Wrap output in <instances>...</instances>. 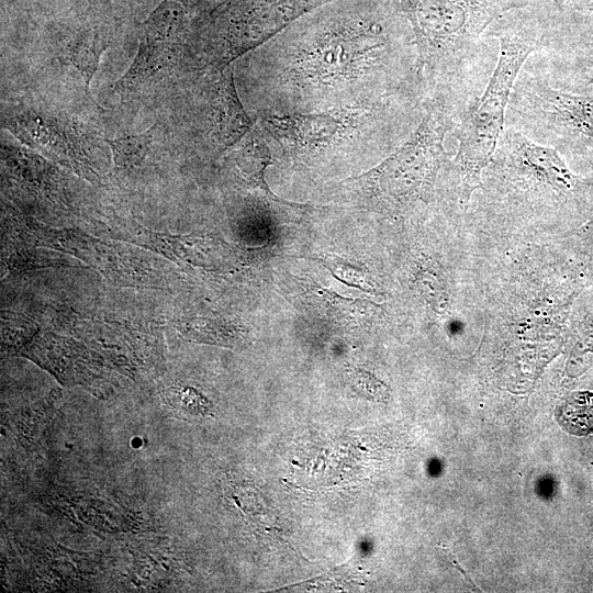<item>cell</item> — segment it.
Returning <instances> with one entry per match:
<instances>
[{
	"label": "cell",
	"instance_id": "obj_1",
	"mask_svg": "<svg viewBox=\"0 0 593 593\" xmlns=\"http://www.w3.org/2000/svg\"><path fill=\"white\" fill-rule=\"evenodd\" d=\"M268 48V113L329 114L389 105L393 47L379 25ZM266 113V114H268Z\"/></svg>",
	"mask_w": 593,
	"mask_h": 593
},
{
	"label": "cell",
	"instance_id": "obj_2",
	"mask_svg": "<svg viewBox=\"0 0 593 593\" xmlns=\"http://www.w3.org/2000/svg\"><path fill=\"white\" fill-rule=\"evenodd\" d=\"M417 127L382 163L356 179L359 197L393 212L426 204L445 159L444 139L454 126L441 94L429 97Z\"/></svg>",
	"mask_w": 593,
	"mask_h": 593
},
{
	"label": "cell",
	"instance_id": "obj_3",
	"mask_svg": "<svg viewBox=\"0 0 593 593\" xmlns=\"http://www.w3.org/2000/svg\"><path fill=\"white\" fill-rule=\"evenodd\" d=\"M535 48L536 41L523 35L501 36L497 61L489 83L458 124L454 164L459 178V204L463 210L472 193L483 188L482 174L491 163L504 130L513 88Z\"/></svg>",
	"mask_w": 593,
	"mask_h": 593
},
{
	"label": "cell",
	"instance_id": "obj_4",
	"mask_svg": "<svg viewBox=\"0 0 593 593\" xmlns=\"http://www.w3.org/2000/svg\"><path fill=\"white\" fill-rule=\"evenodd\" d=\"M411 22L419 80L454 71L473 52L481 34L514 0H400Z\"/></svg>",
	"mask_w": 593,
	"mask_h": 593
},
{
	"label": "cell",
	"instance_id": "obj_5",
	"mask_svg": "<svg viewBox=\"0 0 593 593\" xmlns=\"http://www.w3.org/2000/svg\"><path fill=\"white\" fill-rule=\"evenodd\" d=\"M519 76L507 108L519 126L538 138L567 139L593 149V96L556 89L523 71Z\"/></svg>",
	"mask_w": 593,
	"mask_h": 593
},
{
	"label": "cell",
	"instance_id": "obj_6",
	"mask_svg": "<svg viewBox=\"0 0 593 593\" xmlns=\"http://www.w3.org/2000/svg\"><path fill=\"white\" fill-rule=\"evenodd\" d=\"M182 56L183 48L176 43L142 37L133 63L115 83V91L123 97L127 96L157 74L170 71Z\"/></svg>",
	"mask_w": 593,
	"mask_h": 593
},
{
	"label": "cell",
	"instance_id": "obj_7",
	"mask_svg": "<svg viewBox=\"0 0 593 593\" xmlns=\"http://www.w3.org/2000/svg\"><path fill=\"white\" fill-rule=\"evenodd\" d=\"M5 125L23 142L57 153H72V143L66 125L53 116L23 112L5 119Z\"/></svg>",
	"mask_w": 593,
	"mask_h": 593
},
{
	"label": "cell",
	"instance_id": "obj_8",
	"mask_svg": "<svg viewBox=\"0 0 593 593\" xmlns=\"http://www.w3.org/2000/svg\"><path fill=\"white\" fill-rule=\"evenodd\" d=\"M304 294L315 311L342 325L365 324L377 310L376 304L367 300L344 298L315 284H305Z\"/></svg>",
	"mask_w": 593,
	"mask_h": 593
},
{
	"label": "cell",
	"instance_id": "obj_9",
	"mask_svg": "<svg viewBox=\"0 0 593 593\" xmlns=\"http://www.w3.org/2000/svg\"><path fill=\"white\" fill-rule=\"evenodd\" d=\"M110 44L109 34L91 31L74 40L66 48V63L74 66L81 75L87 94H90V82L99 68L100 58Z\"/></svg>",
	"mask_w": 593,
	"mask_h": 593
},
{
	"label": "cell",
	"instance_id": "obj_10",
	"mask_svg": "<svg viewBox=\"0 0 593 593\" xmlns=\"http://www.w3.org/2000/svg\"><path fill=\"white\" fill-rule=\"evenodd\" d=\"M559 423L570 433L584 435L593 429V394L570 395L558 409Z\"/></svg>",
	"mask_w": 593,
	"mask_h": 593
},
{
	"label": "cell",
	"instance_id": "obj_11",
	"mask_svg": "<svg viewBox=\"0 0 593 593\" xmlns=\"http://www.w3.org/2000/svg\"><path fill=\"white\" fill-rule=\"evenodd\" d=\"M156 126L132 135L107 139L116 168H130L138 165L148 154L155 138Z\"/></svg>",
	"mask_w": 593,
	"mask_h": 593
},
{
	"label": "cell",
	"instance_id": "obj_12",
	"mask_svg": "<svg viewBox=\"0 0 593 593\" xmlns=\"http://www.w3.org/2000/svg\"><path fill=\"white\" fill-rule=\"evenodd\" d=\"M314 259L327 268L336 278L346 284L356 287L365 292L377 293L378 284L370 273L356 264L335 255H321Z\"/></svg>",
	"mask_w": 593,
	"mask_h": 593
},
{
	"label": "cell",
	"instance_id": "obj_13",
	"mask_svg": "<svg viewBox=\"0 0 593 593\" xmlns=\"http://www.w3.org/2000/svg\"><path fill=\"white\" fill-rule=\"evenodd\" d=\"M417 288L430 306L440 312L448 306V295L437 272L430 268L419 269L416 273Z\"/></svg>",
	"mask_w": 593,
	"mask_h": 593
},
{
	"label": "cell",
	"instance_id": "obj_14",
	"mask_svg": "<svg viewBox=\"0 0 593 593\" xmlns=\"http://www.w3.org/2000/svg\"><path fill=\"white\" fill-rule=\"evenodd\" d=\"M568 245L574 256L593 269V215L571 231Z\"/></svg>",
	"mask_w": 593,
	"mask_h": 593
},
{
	"label": "cell",
	"instance_id": "obj_15",
	"mask_svg": "<svg viewBox=\"0 0 593 593\" xmlns=\"http://www.w3.org/2000/svg\"><path fill=\"white\" fill-rule=\"evenodd\" d=\"M348 380L356 391L373 399H383L388 390L383 383L368 372L354 370L348 372Z\"/></svg>",
	"mask_w": 593,
	"mask_h": 593
},
{
	"label": "cell",
	"instance_id": "obj_16",
	"mask_svg": "<svg viewBox=\"0 0 593 593\" xmlns=\"http://www.w3.org/2000/svg\"><path fill=\"white\" fill-rule=\"evenodd\" d=\"M586 85H588V88H589L591 91H593V72H592L591 76L589 77ZM592 96H593V94H592Z\"/></svg>",
	"mask_w": 593,
	"mask_h": 593
}]
</instances>
